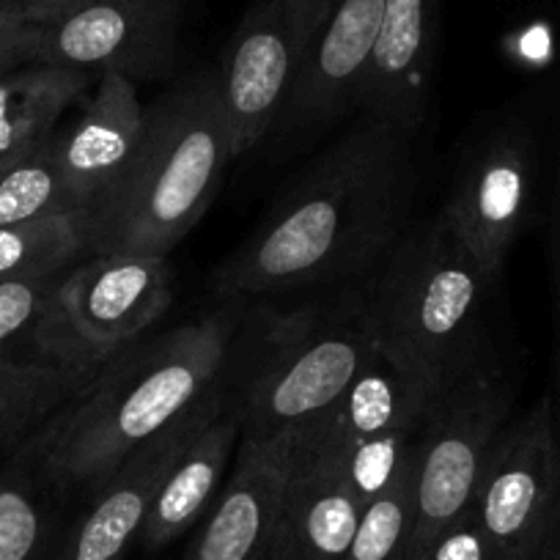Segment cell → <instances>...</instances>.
Instances as JSON below:
<instances>
[{"instance_id":"cell-1","label":"cell","mask_w":560,"mask_h":560,"mask_svg":"<svg viewBox=\"0 0 560 560\" xmlns=\"http://www.w3.org/2000/svg\"><path fill=\"white\" fill-rule=\"evenodd\" d=\"M412 135L360 116L283 190L258 229L214 269L220 303L354 287L409 229Z\"/></svg>"},{"instance_id":"cell-2","label":"cell","mask_w":560,"mask_h":560,"mask_svg":"<svg viewBox=\"0 0 560 560\" xmlns=\"http://www.w3.org/2000/svg\"><path fill=\"white\" fill-rule=\"evenodd\" d=\"M245 303L140 338L25 440L61 494H94L143 445L229 387Z\"/></svg>"},{"instance_id":"cell-3","label":"cell","mask_w":560,"mask_h":560,"mask_svg":"<svg viewBox=\"0 0 560 560\" xmlns=\"http://www.w3.org/2000/svg\"><path fill=\"white\" fill-rule=\"evenodd\" d=\"M234 158L218 67L160 94L124 174L83 212L89 256H168L203 218Z\"/></svg>"},{"instance_id":"cell-4","label":"cell","mask_w":560,"mask_h":560,"mask_svg":"<svg viewBox=\"0 0 560 560\" xmlns=\"http://www.w3.org/2000/svg\"><path fill=\"white\" fill-rule=\"evenodd\" d=\"M380 330L360 283L289 311L245 316L229 390L245 438L300 434L325 418L374 354Z\"/></svg>"},{"instance_id":"cell-5","label":"cell","mask_w":560,"mask_h":560,"mask_svg":"<svg viewBox=\"0 0 560 560\" xmlns=\"http://www.w3.org/2000/svg\"><path fill=\"white\" fill-rule=\"evenodd\" d=\"M382 338L418 360L438 387L498 360L487 332V275L438 212L409 223L360 280Z\"/></svg>"},{"instance_id":"cell-6","label":"cell","mask_w":560,"mask_h":560,"mask_svg":"<svg viewBox=\"0 0 560 560\" xmlns=\"http://www.w3.org/2000/svg\"><path fill=\"white\" fill-rule=\"evenodd\" d=\"M438 390L418 360L380 336L341 401L300 434L336 465L365 509L412 459Z\"/></svg>"},{"instance_id":"cell-7","label":"cell","mask_w":560,"mask_h":560,"mask_svg":"<svg viewBox=\"0 0 560 560\" xmlns=\"http://www.w3.org/2000/svg\"><path fill=\"white\" fill-rule=\"evenodd\" d=\"M511 404L514 393L500 360L448 382L432 398L418 438V509L407 558L472 509L483 465L509 423Z\"/></svg>"},{"instance_id":"cell-8","label":"cell","mask_w":560,"mask_h":560,"mask_svg":"<svg viewBox=\"0 0 560 560\" xmlns=\"http://www.w3.org/2000/svg\"><path fill=\"white\" fill-rule=\"evenodd\" d=\"M327 9L330 0H250L218 67L236 158L264 143Z\"/></svg>"},{"instance_id":"cell-9","label":"cell","mask_w":560,"mask_h":560,"mask_svg":"<svg viewBox=\"0 0 560 560\" xmlns=\"http://www.w3.org/2000/svg\"><path fill=\"white\" fill-rule=\"evenodd\" d=\"M560 509V438L544 393L505 423L478 481L476 511L498 560H530Z\"/></svg>"},{"instance_id":"cell-10","label":"cell","mask_w":560,"mask_h":560,"mask_svg":"<svg viewBox=\"0 0 560 560\" xmlns=\"http://www.w3.org/2000/svg\"><path fill=\"white\" fill-rule=\"evenodd\" d=\"M536 140L520 118L489 127L465 152L440 209L489 283L498 287L509 253L536 203Z\"/></svg>"},{"instance_id":"cell-11","label":"cell","mask_w":560,"mask_h":560,"mask_svg":"<svg viewBox=\"0 0 560 560\" xmlns=\"http://www.w3.org/2000/svg\"><path fill=\"white\" fill-rule=\"evenodd\" d=\"M382 23L385 0H330L308 58L264 138L275 158L300 152L358 110Z\"/></svg>"},{"instance_id":"cell-12","label":"cell","mask_w":560,"mask_h":560,"mask_svg":"<svg viewBox=\"0 0 560 560\" xmlns=\"http://www.w3.org/2000/svg\"><path fill=\"white\" fill-rule=\"evenodd\" d=\"M67 272L0 283V387L39 393L58 407L89 387L110 360L69 322L61 303Z\"/></svg>"},{"instance_id":"cell-13","label":"cell","mask_w":560,"mask_h":560,"mask_svg":"<svg viewBox=\"0 0 560 560\" xmlns=\"http://www.w3.org/2000/svg\"><path fill=\"white\" fill-rule=\"evenodd\" d=\"M182 0H94L72 18L47 25L36 63L78 69L94 78L121 74L140 83L174 69Z\"/></svg>"},{"instance_id":"cell-14","label":"cell","mask_w":560,"mask_h":560,"mask_svg":"<svg viewBox=\"0 0 560 560\" xmlns=\"http://www.w3.org/2000/svg\"><path fill=\"white\" fill-rule=\"evenodd\" d=\"M229 401V387L212 393L207 401L179 418L168 432L143 445L132 459L124 462L94 494L85 511L63 527L52 560H124L138 541L160 483L168 476L176 456L207 427Z\"/></svg>"},{"instance_id":"cell-15","label":"cell","mask_w":560,"mask_h":560,"mask_svg":"<svg viewBox=\"0 0 560 560\" xmlns=\"http://www.w3.org/2000/svg\"><path fill=\"white\" fill-rule=\"evenodd\" d=\"M174 267L154 253H102L74 264L61 283L69 322L102 358H113L152 330L168 311Z\"/></svg>"},{"instance_id":"cell-16","label":"cell","mask_w":560,"mask_h":560,"mask_svg":"<svg viewBox=\"0 0 560 560\" xmlns=\"http://www.w3.org/2000/svg\"><path fill=\"white\" fill-rule=\"evenodd\" d=\"M298 434L245 438L234 467L182 560H272Z\"/></svg>"},{"instance_id":"cell-17","label":"cell","mask_w":560,"mask_h":560,"mask_svg":"<svg viewBox=\"0 0 560 560\" xmlns=\"http://www.w3.org/2000/svg\"><path fill=\"white\" fill-rule=\"evenodd\" d=\"M438 20L440 0H385V23L360 89V116L412 138L420 132L432 105Z\"/></svg>"},{"instance_id":"cell-18","label":"cell","mask_w":560,"mask_h":560,"mask_svg":"<svg viewBox=\"0 0 560 560\" xmlns=\"http://www.w3.org/2000/svg\"><path fill=\"white\" fill-rule=\"evenodd\" d=\"M143 116L147 105L140 102L138 83L121 74H100L80 116L52 135L47 152L80 212L124 174L138 149Z\"/></svg>"},{"instance_id":"cell-19","label":"cell","mask_w":560,"mask_h":560,"mask_svg":"<svg viewBox=\"0 0 560 560\" xmlns=\"http://www.w3.org/2000/svg\"><path fill=\"white\" fill-rule=\"evenodd\" d=\"M360 511L336 465L308 438L298 434L272 560H347Z\"/></svg>"},{"instance_id":"cell-20","label":"cell","mask_w":560,"mask_h":560,"mask_svg":"<svg viewBox=\"0 0 560 560\" xmlns=\"http://www.w3.org/2000/svg\"><path fill=\"white\" fill-rule=\"evenodd\" d=\"M242 440V415L229 390V401L207 427L185 445L171 465L152 500L138 544L147 549H163L185 536L201 516L212 509L223 489L225 472Z\"/></svg>"},{"instance_id":"cell-21","label":"cell","mask_w":560,"mask_h":560,"mask_svg":"<svg viewBox=\"0 0 560 560\" xmlns=\"http://www.w3.org/2000/svg\"><path fill=\"white\" fill-rule=\"evenodd\" d=\"M94 74L28 63L0 78V168L34 158L61 127L63 113L83 100Z\"/></svg>"},{"instance_id":"cell-22","label":"cell","mask_w":560,"mask_h":560,"mask_svg":"<svg viewBox=\"0 0 560 560\" xmlns=\"http://www.w3.org/2000/svg\"><path fill=\"white\" fill-rule=\"evenodd\" d=\"M56 487L47 481L28 445L0 467V560H52L61 538Z\"/></svg>"},{"instance_id":"cell-23","label":"cell","mask_w":560,"mask_h":560,"mask_svg":"<svg viewBox=\"0 0 560 560\" xmlns=\"http://www.w3.org/2000/svg\"><path fill=\"white\" fill-rule=\"evenodd\" d=\"M89 258L83 214L0 225V283L61 275Z\"/></svg>"},{"instance_id":"cell-24","label":"cell","mask_w":560,"mask_h":560,"mask_svg":"<svg viewBox=\"0 0 560 560\" xmlns=\"http://www.w3.org/2000/svg\"><path fill=\"white\" fill-rule=\"evenodd\" d=\"M415 487H418V448L396 481L360 511L347 560H407L415 530V509H418Z\"/></svg>"},{"instance_id":"cell-25","label":"cell","mask_w":560,"mask_h":560,"mask_svg":"<svg viewBox=\"0 0 560 560\" xmlns=\"http://www.w3.org/2000/svg\"><path fill=\"white\" fill-rule=\"evenodd\" d=\"M83 214L58 176L47 147L23 163L0 168V225L25 220Z\"/></svg>"},{"instance_id":"cell-26","label":"cell","mask_w":560,"mask_h":560,"mask_svg":"<svg viewBox=\"0 0 560 560\" xmlns=\"http://www.w3.org/2000/svg\"><path fill=\"white\" fill-rule=\"evenodd\" d=\"M407 560H498V555H494V547L489 544L476 511L467 509L443 530L434 533Z\"/></svg>"},{"instance_id":"cell-27","label":"cell","mask_w":560,"mask_h":560,"mask_svg":"<svg viewBox=\"0 0 560 560\" xmlns=\"http://www.w3.org/2000/svg\"><path fill=\"white\" fill-rule=\"evenodd\" d=\"M56 409L58 404L39 393L0 387V456L12 454Z\"/></svg>"},{"instance_id":"cell-28","label":"cell","mask_w":560,"mask_h":560,"mask_svg":"<svg viewBox=\"0 0 560 560\" xmlns=\"http://www.w3.org/2000/svg\"><path fill=\"white\" fill-rule=\"evenodd\" d=\"M549 280H552V360H549L547 396L560 427V143L555 168L552 207H549Z\"/></svg>"},{"instance_id":"cell-29","label":"cell","mask_w":560,"mask_h":560,"mask_svg":"<svg viewBox=\"0 0 560 560\" xmlns=\"http://www.w3.org/2000/svg\"><path fill=\"white\" fill-rule=\"evenodd\" d=\"M45 28L31 23L23 9L0 12V78L39 61Z\"/></svg>"},{"instance_id":"cell-30","label":"cell","mask_w":560,"mask_h":560,"mask_svg":"<svg viewBox=\"0 0 560 560\" xmlns=\"http://www.w3.org/2000/svg\"><path fill=\"white\" fill-rule=\"evenodd\" d=\"M89 3H94V0H23V12L31 23L47 28V25H56L78 14Z\"/></svg>"},{"instance_id":"cell-31","label":"cell","mask_w":560,"mask_h":560,"mask_svg":"<svg viewBox=\"0 0 560 560\" xmlns=\"http://www.w3.org/2000/svg\"><path fill=\"white\" fill-rule=\"evenodd\" d=\"M7 9H23V0H0V12Z\"/></svg>"}]
</instances>
